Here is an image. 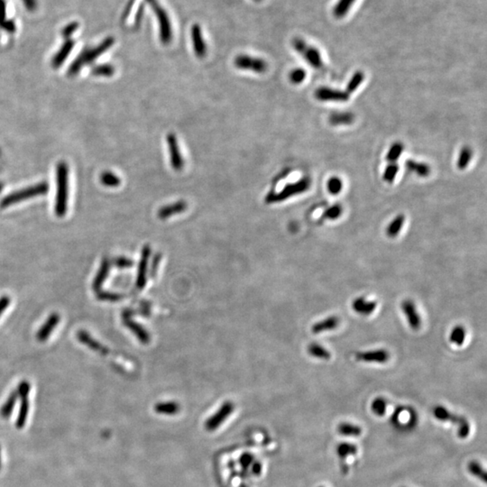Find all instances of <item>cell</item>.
<instances>
[{"label":"cell","mask_w":487,"mask_h":487,"mask_svg":"<svg viewBox=\"0 0 487 487\" xmlns=\"http://www.w3.org/2000/svg\"><path fill=\"white\" fill-rule=\"evenodd\" d=\"M55 213L62 218L67 212L68 197H69V168L65 162H60L56 171Z\"/></svg>","instance_id":"1"},{"label":"cell","mask_w":487,"mask_h":487,"mask_svg":"<svg viewBox=\"0 0 487 487\" xmlns=\"http://www.w3.org/2000/svg\"><path fill=\"white\" fill-rule=\"evenodd\" d=\"M115 40L113 37H108L105 39L104 41L101 42L100 45L94 47V48H87L83 50L80 55L74 60V62L71 64L70 69L68 71V74L72 75L77 74L79 71H81L83 66L87 64H91L95 60L98 59L101 54H103L105 52H107L108 49L114 45Z\"/></svg>","instance_id":"2"},{"label":"cell","mask_w":487,"mask_h":487,"mask_svg":"<svg viewBox=\"0 0 487 487\" xmlns=\"http://www.w3.org/2000/svg\"><path fill=\"white\" fill-rule=\"evenodd\" d=\"M49 184L47 182L37 183L34 186H29L22 190H16L0 201V208H6L11 205L19 203L22 201L29 200L30 198L37 197L48 193Z\"/></svg>","instance_id":"3"},{"label":"cell","mask_w":487,"mask_h":487,"mask_svg":"<svg viewBox=\"0 0 487 487\" xmlns=\"http://www.w3.org/2000/svg\"><path fill=\"white\" fill-rule=\"evenodd\" d=\"M310 183V180L308 177H304L297 182L289 183L279 192H270L265 197V202L268 204H272L286 201L289 198L303 193L306 190H309Z\"/></svg>","instance_id":"4"},{"label":"cell","mask_w":487,"mask_h":487,"mask_svg":"<svg viewBox=\"0 0 487 487\" xmlns=\"http://www.w3.org/2000/svg\"><path fill=\"white\" fill-rule=\"evenodd\" d=\"M291 44L294 50L298 53H300L311 67L315 68L317 70L323 69V60L318 49L308 45L304 40L299 37L294 38Z\"/></svg>","instance_id":"5"},{"label":"cell","mask_w":487,"mask_h":487,"mask_svg":"<svg viewBox=\"0 0 487 487\" xmlns=\"http://www.w3.org/2000/svg\"><path fill=\"white\" fill-rule=\"evenodd\" d=\"M153 8L154 14L157 16L159 23V31H160V40L162 44L168 45L172 39V30H171V20L168 16L167 13L164 8L161 7L157 0H146Z\"/></svg>","instance_id":"6"},{"label":"cell","mask_w":487,"mask_h":487,"mask_svg":"<svg viewBox=\"0 0 487 487\" xmlns=\"http://www.w3.org/2000/svg\"><path fill=\"white\" fill-rule=\"evenodd\" d=\"M236 67L245 71H252L257 73H264L267 71L266 62L260 58H255L251 56L239 55L234 61Z\"/></svg>","instance_id":"7"},{"label":"cell","mask_w":487,"mask_h":487,"mask_svg":"<svg viewBox=\"0 0 487 487\" xmlns=\"http://www.w3.org/2000/svg\"><path fill=\"white\" fill-rule=\"evenodd\" d=\"M434 416L439 419V420H443V421H446V420H450L452 423L455 424L458 426V428L460 430L459 432V434L460 436H466L469 434V425L467 423V421L462 418V417L458 416L454 413H450L449 410H446L445 407L443 406H437L434 409Z\"/></svg>","instance_id":"8"},{"label":"cell","mask_w":487,"mask_h":487,"mask_svg":"<svg viewBox=\"0 0 487 487\" xmlns=\"http://www.w3.org/2000/svg\"><path fill=\"white\" fill-rule=\"evenodd\" d=\"M166 142H167L171 167L174 171H181L184 165V162H183V158H182V153L179 146L178 139L174 134L170 133L166 137Z\"/></svg>","instance_id":"9"},{"label":"cell","mask_w":487,"mask_h":487,"mask_svg":"<svg viewBox=\"0 0 487 487\" xmlns=\"http://www.w3.org/2000/svg\"><path fill=\"white\" fill-rule=\"evenodd\" d=\"M315 97L320 101H339L344 102L349 100V94L339 89H331L327 87H321L315 91Z\"/></svg>","instance_id":"10"},{"label":"cell","mask_w":487,"mask_h":487,"mask_svg":"<svg viewBox=\"0 0 487 487\" xmlns=\"http://www.w3.org/2000/svg\"><path fill=\"white\" fill-rule=\"evenodd\" d=\"M390 358V354L385 349H376L371 351L358 352L356 354V359L364 363H378L384 364Z\"/></svg>","instance_id":"11"},{"label":"cell","mask_w":487,"mask_h":487,"mask_svg":"<svg viewBox=\"0 0 487 487\" xmlns=\"http://www.w3.org/2000/svg\"><path fill=\"white\" fill-rule=\"evenodd\" d=\"M402 309L410 327H412L413 330H419L421 326V320L417 310L416 305L413 301L406 300L402 303Z\"/></svg>","instance_id":"12"},{"label":"cell","mask_w":487,"mask_h":487,"mask_svg":"<svg viewBox=\"0 0 487 487\" xmlns=\"http://www.w3.org/2000/svg\"><path fill=\"white\" fill-rule=\"evenodd\" d=\"M191 33V40L193 45L194 52L198 58H204L207 53V45L205 44L204 39L202 36V32L200 25L195 24L190 30Z\"/></svg>","instance_id":"13"},{"label":"cell","mask_w":487,"mask_h":487,"mask_svg":"<svg viewBox=\"0 0 487 487\" xmlns=\"http://www.w3.org/2000/svg\"><path fill=\"white\" fill-rule=\"evenodd\" d=\"M232 411H233V405L231 404L230 402L225 403L221 407V409L214 416H212L211 418L208 419L207 423H206L207 428L213 431V430L218 428L220 424L222 423L224 420L229 416V414L232 413Z\"/></svg>","instance_id":"14"},{"label":"cell","mask_w":487,"mask_h":487,"mask_svg":"<svg viewBox=\"0 0 487 487\" xmlns=\"http://www.w3.org/2000/svg\"><path fill=\"white\" fill-rule=\"evenodd\" d=\"M188 208V204L186 201H179L173 202L171 204L165 205L164 207L159 209L158 211V217L161 220H166L168 218L181 214L182 212L185 211Z\"/></svg>","instance_id":"15"},{"label":"cell","mask_w":487,"mask_h":487,"mask_svg":"<svg viewBox=\"0 0 487 487\" xmlns=\"http://www.w3.org/2000/svg\"><path fill=\"white\" fill-rule=\"evenodd\" d=\"M376 306H377V303L376 301H368L364 297L357 298L352 302L354 311L362 316L371 315L376 310Z\"/></svg>","instance_id":"16"},{"label":"cell","mask_w":487,"mask_h":487,"mask_svg":"<svg viewBox=\"0 0 487 487\" xmlns=\"http://www.w3.org/2000/svg\"><path fill=\"white\" fill-rule=\"evenodd\" d=\"M339 454L344 465V470H346L349 467V465H352L354 462L356 461L358 450L357 446L345 443L339 446Z\"/></svg>","instance_id":"17"},{"label":"cell","mask_w":487,"mask_h":487,"mask_svg":"<svg viewBox=\"0 0 487 487\" xmlns=\"http://www.w3.org/2000/svg\"><path fill=\"white\" fill-rule=\"evenodd\" d=\"M60 321L59 314L57 313H52L51 316L49 317L45 323L42 326L41 328L37 331L36 333V339L38 341L44 342L46 339H49L50 335L52 330L55 328L56 326L58 325Z\"/></svg>","instance_id":"18"},{"label":"cell","mask_w":487,"mask_h":487,"mask_svg":"<svg viewBox=\"0 0 487 487\" xmlns=\"http://www.w3.org/2000/svg\"><path fill=\"white\" fill-rule=\"evenodd\" d=\"M339 319L337 316L327 317L324 320L314 324L311 327V331L314 334H320L327 331H332L339 327Z\"/></svg>","instance_id":"19"},{"label":"cell","mask_w":487,"mask_h":487,"mask_svg":"<svg viewBox=\"0 0 487 487\" xmlns=\"http://www.w3.org/2000/svg\"><path fill=\"white\" fill-rule=\"evenodd\" d=\"M77 338L82 344H84L85 346H88L90 349L93 350L95 352L102 354V355H107L109 352L106 346H102L101 343L98 342L95 339H92L86 331H79L77 333Z\"/></svg>","instance_id":"20"},{"label":"cell","mask_w":487,"mask_h":487,"mask_svg":"<svg viewBox=\"0 0 487 487\" xmlns=\"http://www.w3.org/2000/svg\"><path fill=\"white\" fill-rule=\"evenodd\" d=\"M73 47H74V42L71 41V39H67L59 51L57 52L55 56L52 58V67L59 68L60 66H62L65 62V60L67 59L68 56L70 55Z\"/></svg>","instance_id":"21"},{"label":"cell","mask_w":487,"mask_h":487,"mask_svg":"<svg viewBox=\"0 0 487 487\" xmlns=\"http://www.w3.org/2000/svg\"><path fill=\"white\" fill-rule=\"evenodd\" d=\"M109 268H110L109 261L108 259H104L102 261L101 268L98 271L97 276L95 277L93 283H92V288H93L95 291L101 290V286L104 283L105 280L107 279V277H108Z\"/></svg>","instance_id":"22"},{"label":"cell","mask_w":487,"mask_h":487,"mask_svg":"<svg viewBox=\"0 0 487 487\" xmlns=\"http://www.w3.org/2000/svg\"><path fill=\"white\" fill-rule=\"evenodd\" d=\"M357 0H338L333 8V15L336 18L345 17Z\"/></svg>","instance_id":"23"},{"label":"cell","mask_w":487,"mask_h":487,"mask_svg":"<svg viewBox=\"0 0 487 487\" xmlns=\"http://www.w3.org/2000/svg\"><path fill=\"white\" fill-rule=\"evenodd\" d=\"M407 170L416 173L420 177H427L431 173V167L428 164L420 163L413 160H407L405 162Z\"/></svg>","instance_id":"24"},{"label":"cell","mask_w":487,"mask_h":487,"mask_svg":"<svg viewBox=\"0 0 487 487\" xmlns=\"http://www.w3.org/2000/svg\"><path fill=\"white\" fill-rule=\"evenodd\" d=\"M405 221V217L402 214H400L398 216L395 217L394 220L391 221V223L388 225L386 229V234L389 238H396L399 233L402 230L403 224Z\"/></svg>","instance_id":"25"},{"label":"cell","mask_w":487,"mask_h":487,"mask_svg":"<svg viewBox=\"0 0 487 487\" xmlns=\"http://www.w3.org/2000/svg\"><path fill=\"white\" fill-rule=\"evenodd\" d=\"M355 120L352 113L344 112V113H333L329 116V122L333 126H341V125H350Z\"/></svg>","instance_id":"26"},{"label":"cell","mask_w":487,"mask_h":487,"mask_svg":"<svg viewBox=\"0 0 487 487\" xmlns=\"http://www.w3.org/2000/svg\"><path fill=\"white\" fill-rule=\"evenodd\" d=\"M21 404H20V410H19L18 416L15 421V426L16 428H22L26 423L28 413H29V401L28 397H23L21 398Z\"/></svg>","instance_id":"27"},{"label":"cell","mask_w":487,"mask_h":487,"mask_svg":"<svg viewBox=\"0 0 487 487\" xmlns=\"http://www.w3.org/2000/svg\"><path fill=\"white\" fill-rule=\"evenodd\" d=\"M17 398H18V394L16 393V391L10 394L8 400L6 401V402L0 409V416L2 417L3 419H8L10 417L15 403H16Z\"/></svg>","instance_id":"28"},{"label":"cell","mask_w":487,"mask_h":487,"mask_svg":"<svg viewBox=\"0 0 487 487\" xmlns=\"http://www.w3.org/2000/svg\"><path fill=\"white\" fill-rule=\"evenodd\" d=\"M466 330L461 325L453 327L450 334V341L456 346H460L465 342Z\"/></svg>","instance_id":"29"},{"label":"cell","mask_w":487,"mask_h":487,"mask_svg":"<svg viewBox=\"0 0 487 487\" xmlns=\"http://www.w3.org/2000/svg\"><path fill=\"white\" fill-rule=\"evenodd\" d=\"M308 351H309L310 356L321 359V360H329L330 359V352L326 349L324 346H320L316 343L310 344L309 348H308Z\"/></svg>","instance_id":"30"},{"label":"cell","mask_w":487,"mask_h":487,"mask_svg":"<svg viewBox=\"0 0 487 487\" xmlns=\"http://www.w3.org/2000/svg\"><path fill=\"white\" fill-rule=\"evenodd\" d=\"M472 149L469 146H464L459 153V157L457 162V167L459 170H464L467 167L470 161L472 159Z\"/></svg>","instance_id":"31"},{"label":"cell","mask_w":487,"mask_h":487,"mask_svg":"<svg viewBox=\"0 0 487 487\" xmlns=\"http://www.w3.org/2000/svg\"><path fill=\"white\" fill-rule=\"evenodd\" d=\"M101 182L104 186L115 188L121 184V180L111 171H105L101 176Z\"/></svg>","instance_id":"32"},{"label":"cell","mask_w":487,"mask_h":487,"mask_svg":"<svg viewBox=\"0 0 487 487\" xmlns=\"http://www.w3.org/2000/svg\"><path fill=\"white\" fill-rule=\"evenodd\" d=\"M364 79V75L362 71H357L354 73L352 78L350 79L349 82L346 85V91L347 94H351L357 90V88L361 85Z\"/></svg>","instance_id":"33"},{"label":"cell","mask_w":487,"mask_h":487,"mask_svg":"<svg viewBox=\"0 0 487 487\" xmlns=\"http://www.w3.org/2000/svg\"><path fill=\"white\" fill-rule=\"evenodd\" d=\"M402 152H403V145L402 143H399V142L394 143V145H392L388 153H387L386 160L390 164L391 163H396V161L400 158Z\"/></svg>","instance_id":"34"},{"label":"cell","mask_w":487,"mask_h":487,"mask_svg":"<svg viewBox=\"0 0 487 487\" xmlns=\"http://www.w3.org/2000/svg\"><path fill=\"white\" fill-rule=\"evenodd\" d=\"M343 208L339 204H335L327 208L322 214V220H333L339 219L342 215Z\"/></svg>","instance_id":"35"},{"label":"cell","mask_w":487,"mask_h":487,"mask_svg":"<svg viewBox=\"0 0 487 487\" xmlns=\"http://www.w3.org/2000/svg\"><path fill=\"white\" fill-rule=\"evenodd\" d=\"M115 73V68L109 64H101L93 68L92 74L101 77H111Z\"/></svg>","instance_id":"36"},{"label":"cell","mask_w":487,"mask_h":487,"mask_svg":"<svg viewBox=\"0 0 487 487\" xmlns=\"http://www.w3.org/2000/svg\"><path fill=\"white\" fill-rule=\"evenodd\" d=\"M399 166L395 163H391L389 165H387L385 170L383 171V179L384 182L388 183H392L394 182L396 176L398 174Z\"/></svg>","instance_id":"37"},{"label":"cell","mask_w":487,"mask_h":487,"mask_svg":"<svg viewBox=\"0 0 487 487\" xmlns=\"http://www.w3.org/2000/svg\"><path fill=\"white\" fill-rule=\"evenodd\" d=\"M149 255V248L145 247L143 252V260H142L140 267H139V272H138V287L139 289H142L145 284V267H146V257Z\"/></svg>","instance_id":"38"},{"label":"cell","mask_w":487,"mask_h":487,"mask_svg":"<svg viewBox=\"0 0 487 487\" xmlns=\"http://www.w3.org/2000/svg\"><path fill=\"white\" fill-rule=\"evenodd\" d=\"M342 181L338 177H332L327 181V189L332 195H338L342 190Z\"/></svg>","instance_id":"39"},{"label":"cell","mask_w":487,"mask_h":487,"mask_svg":"<svg viewBox=\"0 0 487 487\" xmlns=\"http://www.w3.org/2000/svg\"><path fill=\"white\" fill-rule=\"evenodd\" d=\"M124 323L126 324L127 327L130 328L131 330L134 332L139 339L143 340V341H147V336L145 334V331L143 330L139 325L134 323V321L129 320L127 317V319L124 320Z\"/></svg>","instance_id":"40"},{"label":"cell","mask_w":487,"mask_h":487,"mask_svg":"<svg viewBox=\"0 0 487 487\" xmlns=\"http://www.w3.org/2000/svg\"><path fill=\"white\" fill-rule=\"evenodd\" d=\"M289 79L294 84H301L306 79V71L302 68H296L290 71Z\"/></svg>","instance_id":"41"},{"label":"cell","mask_w":487,"mask_h":487,"mask_svg":"<svg viewBox=\"0 0 487 487\" xmlns=\"http://www.w3.org/2000/svg\"><path fill=\"white\" fill-rule=\"evenodd\" d=\"M372 410L378 416H383L387 411V402L383 398H377L372 403Z\"/></svg>","instance_id":"42"},{"label":"cell","mask_w":487,"mask_h":487,"mask_svg":"<svg viewBox=\"0 0 487 487\" xmlns=\"http://www.w3.org/2000/svg\"><path fill=\"white\" fill-rule=\"evenodd\" d=\"M339 432L343 435H359L361 433V428L357 426H354L352 424L344 423L339 426Z\"/></svg>","instance_id":"43"},{"label":"cell","mask_w":487,"mask_h":487,"mask_svg":"<svg viewBox=\"0 0 487 487\" xmlns=\"http://www.w3.org/2000/svg\"><path fill=\"white\" fill-rule=\"evenodd\" d=\"M178 411V405L174 402H166L160 403L157 406V413H166V414H173Z\"/></svg>","instance_id":"44"},{"label":"cell","mask_w":487,"mask_h":487,"mask_svg":"<svg viewBox=\"0 0 487 487\" xmlns=\"http://www.w3.org/2000/svg\"><path fill=\"white\" fill-rule=\"evenodd\" d=\"M98 299L101 301H120L123 296L119 294H114V293H108V291H103V290H98Z\"/></svg>","instance_id":"45"},{"label":"cell","mask_w":487,"mask_h":487,"mask_svg":"<svg viewBox=\"0 0 487 487\" xmlns=\"http://www.w3.org/2000/svg\"><path fill=\"white\" fill-rule=\"evenodd\" d=\"M16 393L18 394V397H20V398L28 397L30 393V383L26 382V381L21 382L17 386Z\"/></svg>","instance_id":"46"},{"label":"cell","mask_w":487,"mask_h":487,"mask_svg":"<svg viewBox=\"0 0 487 487\" xmlns=\"http://www.w3.org/2000/svg\"><path fill=\"white\" fill-rule=\"evenodd\" d=\"M78 23L73 22L69 24V25L65 26L64 29H63V31H62L63 36H64V38H66V39H69L72 34H74L75 31L78 29Z\"/></svg>","instance_id":"47"},{"label":"cell","mask_w":487,"mask_h":487,"mask_svg":"<svg viewBox=\"0 0 487 487\" xmlns=\"http://www.w3.org/2000/svg\"><path fill=\"white\" fill-rule=\"evenodd\" d=\"M114 264H115L116 267L119 268H127L130 267L133 265V263L130 259L128 258H126V257H118L115 258L114 260Z\"/></svg>","instance_id":"48"},{"label":"cell","mask_w":487,"mask_h":487,"mask_svg":"<svg viewBox=\"0 0 487 487\" xmlns=\"http://www.w3.org/2000/svg\"><path fill=\"white\" fill-rule=\"evenodd\" d=\"M7 4L5 0H0V28L7 21Z\"/></svg>","instance_id":"49"},{"label":"cell","mask_w":487,"mask_h":487,"mask_svg":"<svg viewBox=\"0 0 487 487\" xmlns=\"http://www.w3.org/2000/svg\"><path fill=\"white\" fill-rule=\"evenodd\" d=\"M469 469H470V471L472 472V474L474 473L476 476H478V477H480V478L482 477L483 481L485 480V474H484V471L482 470V469H481V466H480L479 465H477V464L473 463V464L470 465V467H469Z\"/></svg>","instance_id":"50"},{"label":"cell","mask_w":487,"mask_h":487,"mask_svg":"<svg viewBox=\"0 0 487 487\" xmlns=\"http://www.w3.org/2000/svg\"><path fill=\"white\" fill-rule=\"evenodd\" d=\"M28 11H34L37 8V0H21Z\"/></svg>","instance_id":"51"},{"label":"cell","mask_w":487,"mask_h":487,"mask_svg":"<svg viewBox=\"0 0 487 487\" xmlns=\"http://www.w3.org/2000/svg\"><path fill=\"white\" fill-rule=\"evenodd\" d=\"M9 303H10V298L8 297V296H3V297L0 298V316L7 309Z\"/></svg>","instance_id":"52"},{"label":"cell","mask_w":487,"mask_h":487,"mask_svg":"<svg viewBox=\"0 0 487 487\" xmlns=\"http://www.w3.org/2000/svg\"><path fill=\"white\" fill-rule=\"evenodd\" d=\"M143 12H144V4H142L139 8H138V13H137V15H135V25L138 26L139 23L141 22L142 15H143Z\"/></svg>","instance_id":"53"},{"label":"cell","mask_w":487,"mask_h":487,"mask_svg":"<svg viewBox=\"0 0 487 487\" xmlns=\"http://www.w3.org/2000/svg\"><path fill=\"white\" fill-rule=\"evenodd\" d=\"M2 189H3V184L0 182V192L2 191Z\"/></svg>","instance_id":"54"},{"label":"cell","mask_w":487,"mask_h":487,"mask_svg":"<svg viewBox=\"0 0 487 487\" xmlns=\"http://www.w3.org/2000/svg\"><path fill=\"white\" fill-rule=\"evenodd\" d=\"M0 467H1V447H0Z\"/></svg>","instance_id":"55"},{"label":"cell","mask_w":487,"mask_h":487,"mask_svg":"<svg viewBox=\"0 0 487 487\" xmlns=\"http://www.w3.org/2000/svg\"><path fill=\"white\" fill-rule=\"evenodd\" d=\"M257 1H259V0H257Z\"/></svg>","instance_id":"56"}]
</instances>
